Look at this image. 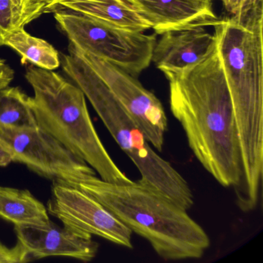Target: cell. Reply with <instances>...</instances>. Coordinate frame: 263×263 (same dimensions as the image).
Returning a JSON list of instances; mask_svg holds the SVG:
<instances>
[{"instance_id":"1","label":"cell","mask_w":263,"mask_h":263,"mask_svg":"<svg viewBox=\"0 0 263 263\" xmlns=\"http://www.w3.org/2000/svg\"><path fill=\"white\" fill-rule=\"evenodd\" d=\"M163 73L169 82L171 110L194 155L221 185L236 193L242 179L241 145L216 45L196 64Z\"/></svg>"},{"instance_id":"2","label":"cell","mask_w":263,"mask_h":263,"mask_svg":"<svg viewBox=\"0 0 263 263\" xmlns=\"http://www.w3.org/2000/svg\"><path fill=\"white\" fill-rule=\"evenodd\" d=\"M242 158L238 207L255 209L263 172V9L220 18L213 26Z\"/></svg>"},{"instance_id":"3","label":"cell","mask_w":263,"mask_h":263,"mask_svg":"<svg viewBox=\"0 0 263 263\" xmlns=\"http://www.w3.org/2000/svg\"><path fill=\"white\" fill-rule=\"evenodd\" d=\"M75 186L147 240L164 259L200 258L210 246L209 235L187 210L141 181L110 183L95 175Z\"/></svg>"},{"instance_id":"4","label":"cell","mask_w":263,"mask_h":263,"mask_svg":"<svg viewBox=\"0 0 263 263\" xmlns=\"http://www.w3.org/2000/svg\"><path fill=\"white\" fill-rule=\"evenodd\" d=\"M25 77L34 93L32 108L40 127L82 158L104 181H132L104 147L90 118L85 95L78 86L53 70L32 64Z\"/></svg>"},{"instance_id":"5","label":"cell","mask_w":263,"mask_h":263,"mask_svg":"<svg viewBox=\"0 0 263 263\" xmlns=\"http://www.w3.org/2000/svg\"><path fill=\"white\" fill-rule=\"evenodd\" d=\"M64 73L84 92L121 150L141 174V182L189 210L194 196L184 177L151 147L144 132L101 80L73 50L61 60Z\"/></svg>"},{"instance_id":"6","label":"cell","mask_w":263,"mask_h":263,"mask_svg":"<svg viewBox=\"0 0 263 263\" xmlns=\"http://www.w3.org/2000/svg\"><path fill=\"white\" fill-rule=\"evenodd\" d=\"M61 30L70 44L121 67L134 77L150 66L155 35L115 27L81 13L53 12Z\"/></svg>"},{"instance_id":"7","label":"cell","mask_w":263,"mask_h":263,"mask_svg":"<svg viewBox=\"0 0 263 263\" xmlns=\"http://www.w3.org/2000/svg\"><path fill=\"white\" fill-rule=\"evenodd\" d=\"M0 141L11 151L13 162L48 179L75 186L96 175L86 161L39 126L10 128L0 125Z\"/></svg>"},{"instance_id":"8","label":"cell","mask_w":263,"mask_h":263,"mask_svg":"<svg viewBox=\"0 0 263 263\" xmlns=\"http://www.w3.org/2000/svg\"><path fill=\"white\" fill-rule=\"evenodd\" d=\"M101 80L144 132L147 141L161 152L167 130V118L160 100L146 89L136 77L90 52L69 44Z\"/></svg>"},{"instance_id":"9","label":"cell","mask_w":263,"mask_h":263,"mask_svg":"<svg viewBox=\"0 0 263 263\" xmlns=\"http://www.w3.org/2000/svg\"><path fill=\"white\" fill-rule=\"evenodd\" d=\"M47 211L64 226L132 249V232L91 195L76 186L53 181Z\"/></svg>"},{"instance_id":"10","label":"cell","mask_w":263,"mask_h":263,"mask_svg":"<svg viewBox=\"0 0 263 263\" xmlns=\"http://www.w3.org/2000/svg\"><path fill=\"white\" fill-rule=\"evenodd\" d=\"M17 241L23 245L33 260L50 256L70 257L90 261L98 252V243L92 235L80 233L50 221L47 224L15 226Z\"/></svg>"},{"instance_id":"11","label":"cell","mask_w":263,"mask_h":263,"mask_svg":"<svg viewBox=\"0 0 263 263\" xmlns=\"http://www.w3.org/2000/svg\"><path fill=\"white\" fill-rule=\"evenodd\" d=\"M150 24L155 34L192 27H213L219 18L212 0H126Z\"/></svg>"},{"instance_id":"12","label":"cell","mask_w":263,"mask_h":263,"mask_svg":"<svg viewBox=\"0 0 263 263\" xmlns=\"http://www.w3.org/2000/svg\"><path fill=\"white\" fill-rule=\"evenodd\" d=\"M215 45V36L204 27L169 30L155 44L152 62L163 73L179 71L202 61Z\"/></svg>"},{"instance_id":"13","label":"cell","mask_w":263,"mask_h":263,"mask_svg":"<svg viewBox=\"0 0 263 263\" xmlns=\"http://www.w3.org/2000/svg\"><path fill=\"white\" fill-rule=\"evenodd\" d=\"M68 10L115 27L132 31L144 32L152 29L126 0H52L45 13Z\"/></svg>"},{"instance_id":"14","label":"cell","mask_w":263,"mask_h":263,"mask_svg":"<svg viewBox=\"0 0 263 263\" xmlns=\"http://www.w3.org/2000/svg\"><path fill=\"white\" fill-rule=\"evenodd\" d=\"M48 211L31 192L0 185V218L15 226L47 224Z\"/></svg>"},{"instance_id":"15","label":"cell","mask_w":263,"mask_h":263,"mask_svg":"<svg viewBox=\"0 0 263 263\" xmlns=\"http://www.w3.org/2000/svg\"><path fill=\"white\" fill-rule=\"evenodd\" d=\"M5 46L21 55L23 64L30 63L47 70H56L61 66L59 52L44 40L27 33L24 28L12 33L7 38Z\"/></svg>"},{"instance_id":"16","label":"cell","mask_w":263,"mask_h":263,"mask_svg":"<svg viewBox=\"0 0 263 263\" xmlns=\"http://www.w3.org/2000/svg\"><path fill=\"white\" fill-rule=\"evenodd\" d=\"M0 125L10 128L38 126L31 97L20 87H7L0 90Z\"/></svg>"},{"instance_id":"17","label":"cell","mask_w":263,"mask_h":263,"mask_svg":"<svg viewBox=\"0 0 263 263\" xmlns=\"http://www.w3.org/2000/svg\"><path fill=\"white\" fill-rule=\"evenodd\" d=\"M23 28L19 11L13 0H0V46H5L10 34Z\"/></svg>"},{"instance_id":"18","label":"cell","mask_w":263,"mask_h":263,"mask_svg":"<svg viewBox=\"0 0 263 263\" xmlns=\"http://www.w3.org/2000/svg\"><path fill=\"white\" fill-rule=\"evenodd\" d=\"M21 16L22 27L25 28L32 21L45 13L52 0H13Z\"/></svg>"},{"instance_id":"19","label":"cell","mask_w":263,"mask_h":263,"mask_svg":"<svg viewBox=\"0 0 263 263\" xmlns=\"http://www.w3.org/2000/svg\"><path fill=\"white\" fill-rule=\"evenodd\" d=\"M229 16L246 14L252 10L263 9V0H218Z\"/></svg>"},{"instance_id":"20","label":"cell","mask_w":263,"mask_h":263,"mask_svg":"<svg viewBox=\"0 0 263 263\" xmlns=\"http://www.w3.org/2000/svg\"><path fill=\"white\" fill-rule=\"evenodd\" d=\"M33 260L30 254L19 241L11 248L0 241V263H24Z\"/></svg>"},{"instance_id":"21","label":"cell","mask_w":263,"mask_h":263,"mask_svg":"<svg viewBox=\"0 0 263 263\" xmlns=\"http://www.w3.org/2000/svg\"><path fill=\"white\" fill-rule=\"evenodd\" d=\"M14 79V70L0 58V90L9 87Z\"/></svg>"},{"instance_id":"22","label":"cell","mask_w":263,"mask_h":263,"mask_svg":"<svg viewBox=\"0 0 263 263\" xmlns=\"http://www.w3.org/2000/svg\"><path fill=\"white\" fill-rule=\"evenodd\" d=\"M13 162V156L11 151L0 141V167H7Z\"/></svg>"}]
</instances>
